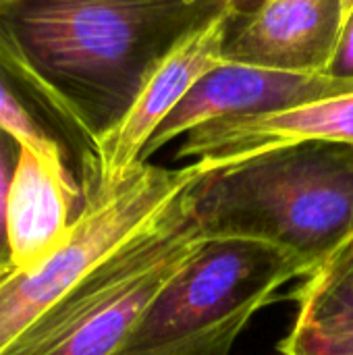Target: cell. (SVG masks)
<instances>
[{
  "label": "cell",
  "instance_id": "1",
  "mask_svg": "<svg viewBox=\"0 0 353 355\" xmlns=\"http://www.w3.org/2000/svg\"><path fill=\"white\" fill-rule=\"evenodd\" d=\"M221 10L210 0H8L0 40L96 144L160 58Z\"/></svg>",
  "mask_w": 353,
  "mask_h": 355
},
{
  "label": "cell",
  "instance_id": "2",
  "mask_svg": "<svg viewBox=\"0 0 353 355\" xmlns=\"http://www.w3.org/2000/svg\"><path fill=\"white\" fill-rule=\"evenodd\" d=\"M193 212L208 239L277 245L310 275L353 235V144L308 139L212 168Z\"/></svg>",
  "mask_w": 353,
  "mask_h": 355
},
{
  "label": "cell",
  "instance_id": "3",
  "mask_svg": "<svg viewBox=\"0 0 353 355\" xmlns=\"http://www.w3.org/2000/svg\"><path fill=\"white\" fill-rule=\"evenodd\" d=\"M306 266L241 237L206 239L169 279L114 355H231L248 322Z\"/></svg>",
  "mask_w": 353,
  "mask_h": 355
},
{
  "label": "cell",
  "instance_id": "4",
  "mask_svg": "<svg viewBox=\"0 0 353 355\" xmlns=\"http://www.w3.org/2000/svg\"><path fill=\"white\" fill-rule=\"evenodd\" d=\"M196 183L94 266L0 355H114L158 291L208 239L193 212Z\"/></svg>",
  "mask_w": 353,
  "mask_h": 355
},
{
  "label": "cell",
  "instance_id": "5",
  "mask_svg": "<svg viewBox=\"0 0 353 355\" xmlns=\"http://www.w3.org/2000/svg\"><path fill=\"white\" fill-rule=\"evenodd\" d=\"M208 171L202 160L181 168L141 162L114 185L98 187L56 254L0 283V352Z\"/></svg>",
  "mask_w": 353,
  "mask_h": 355
},
{
  "label": "cell",
  "instance_id": "6",
  "mask_svg": "<svg viewBox=\"0 0 353 355\" xmlns=\"http://www.w3.org/2000/svg\"><path fill=\"white\" fill-rule=\"evenodd\" d=\"M231 23L229 10L216 12L183 35L150 71L125 116L96 141L100 187L114 185L141 164L160 125L208 73L225 62L223 50Z\"/></svg>",
  "mask_w": 353,
  "mask_h": 355
},
{
  "label": "cell",
  "instance_id": "7",
  "mask_svg": "<svg viewBox=\"0 0 353 355\" xmlns=\"http://www.w3.org/2000/svg\"><path fill=\"white\" fill-rule=\"evenodd\" d=\"M347 92H353L352 81L333 79L329 75H302L223 62L208 73L160 125L144 152V162H150V156L173 139L202 125L293 110Z\"/></svg>",
  "mask_w": 353,
  "mask_h": 355
},
{
  "label": "cell",
  "instance_id": "8",
  "mask_svg": "<svg viewBox=\"0 0 353 355\" xmlns=\"http://www.w3.org/2000/svg\"><path fill=\"white\" fill-rule=\"evenodd\" d=\"M343 29L341 0H268L233 19L223 58L285 73L327 75Z\"/></svg>",
  "mask_w": 353,
  "mask_h": 355
},
{
  "label": "cell",
  "instance_id": "9",
  "mask_svg": "<svg viewBox=\"0 0 353 355\" xmlns=\"http://www.w3.org/2000/svg\"><path fill=\"white\" fill-rule=\"evenodd\" d=\"M85 204L79 181L60 156L23 144L6 202L15 272L31 270L56 254Z\"/></svg>",
  "mask_w": 353,
  "mask_h": 355
},
{
  "label": "cell",
  "instance_id": "10",
  "mask_svg": "<svg viewBox=\"0 0 353 355\" xmlns=\"http://www.w3.org/2000/svg\"><path fill=\"white\" fill-rule=\"evenodd\" d=\"M308 139L353 144V92L275 114L202 125L185 135L177 158L202 160L210 168H221Z\"/></svg>",
  "mask_w": 353,
  "mask_h": 355
},
{
  "label": "cell",
  "instance_id": "11",
  "mask_svg": "<svg viewBox=\"0 0 353 355\" xmlns=\"http://www.w3.org/2000/svg\"><path fill=\"white\" fill-rule=\"evenodd\" d=\"M0 125L23 144L64 160L85 198L100 187L96 144L0 40Z\"/></svg>",
  "mask_w": 353,
  "mask_h": 355
},
{
  "label": "cell",
  "instance_id": "12",
  "mask_svg": "<svg viewBox=\"0 0 353 355\" xmlns=\"http://www.w3.org/2000/svg\"><path fill=\"white\" fill-rule=\"evenodd\" d=\"M293 324L281 355H353V235L289 293Z\"/></svg>",
  "mask_w": 353,
  "mask_h": 355
},
{
  "label": "cell",
  "instance_id": "13",
  "mask_svg": "<svg viewBox=\"0 0 353 355\" xmlns=\"http://www.w3.org/2000/svg\"><path fill=\"white\" fill-rule=\"evenodd\" d=\"M23 141L0 125V283L15 272L12 256H10V241H8V225H6V202L10 181L19 162Z\"/></svg>",
  "mask_w": 353,
  "mask_h": 355
},
{
  "label": "cell",
  "instance_id": "14",
  "mask_svg": "<svg viewBox=\"0 0 353 355\" xmlns=\"http://www.w3.org/2000/svg\"><path fill=\"white\" fill-rule=\"evenodd\" d=\"M327 75L333 79L352 81L353 83V10L343 23L341 35L337 42V50H335V56H333L329 69H327Z\"/></svg>",
  "mask_w": 353,
  "mask_h": 355
},
{
  "label": "cell",
  "instance_id": "15",
  "mask_svg": "<svg viewBox=\"0 0 353 355\" xmlns=\"http://www.w3.org/2000/svg\"><path fill=\"white\" fill-rule=\"evenodd\" d=\"M210 2H214L218 8L229 10L233 15V19H246V17L254 15L268 0H210Z\"/></svg>",
  "mask_w": 353,
  "mask_h": 355
},
{
  "label": "cell",
  "instance_id": "16",
  "mask_svg": "<svg viewBox=\"0 0 353 355\" xmlns=\"http://www.w3.org/2000/svg\"><path fill=\"white\" fill-rule=\"evenodd\" d=\"M341 8H343V23H345V19L352 15L353 0H341Z\"/></svg>",
  "mask_w": 353,
  "mask_h": 355
},
{
  "label": "cell",
  "instance_id": "17",
  "mask_svg": "<svg viewBox=\"0 0 353 355\" xmlns=\"http://www.w3.org/2000/svg\"><path fill=\"white\" fill-rule=\"evenodd\" d=\"M4 2H8V0H0V4H4Z\"/></svg>",
  "mask_w": 353,
  "mask_h": 355
}]
</instances>
